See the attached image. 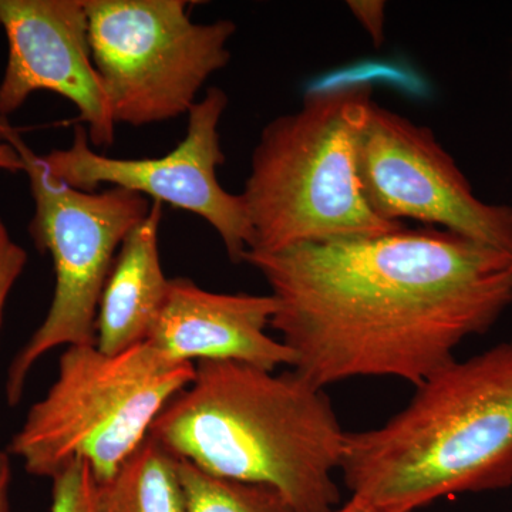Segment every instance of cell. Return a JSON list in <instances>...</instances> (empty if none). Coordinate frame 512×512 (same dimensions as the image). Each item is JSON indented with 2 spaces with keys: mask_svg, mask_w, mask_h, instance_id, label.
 <instances>
[{
  "mask_svg": "<svg viewBox=\"0 0 512 512\" xmlns=\"http://www.w3.org/2000/svg\"><path fill=\"white\" fill-rule=\"evenodd\" d=\"M333 512H386L377 510V508L370 507L369 504L363 503V501L357 500L355 497H350L346 503L339 505Z\"/></svg>",
  "mask_w": 512,
  "mask_h": 512,
  "instance_id": "obj_20",
  "label": "cell"
},
{
  "mask_svg": "<svg viewBox=\"0 0 512 512\" xmlns=\"http://www.w3.org/2000/svg\"><path fill=\"white\" fill-rule=\"evenodd\" d=\"M10 485H12V461L8 451L0 450V512H12Z\"/></svg>",
  "mask_w": 512,
  "mask_h": 512,
  "instance_id": "obj_18",
  "label": "cell"
},
{
  "mask_svg": "<svg viewBox=\"0 0 512 512\" xmlns=\"http://www.w3.org/2000/svg\"><path fill=\"white\" fill-rule=\"evenodd\" d=\"M359 177L382 220L439 225L512 254V208L481 201L429 128L376 103L360 134Z\"/></svg>",
  "mask_w": 512,
  "mask_h": 512,
  "instance_id": "obj_9",
  "label": "cell"
},
{
  "mask_svg": "<svg viewBox=\"0 0 512 512\" xmlns=\"http://www.w3.org/2000/svg\"><path fill=\"white\" fill-rule=\"evenodd\" d=\"M195 376L144 342L117 355L96 345L64 348L57 377L10 440L30 476H57L74 461L109 480L150 436L154 421Z\"/></svg>",
  "mask_w": 512,
  "mask_h": 512,
  "instance_id": "obj_5",
  "label": "cell"
},
{
  "mask_svg": "<svg viewBox=\"0 0 512 512\" xmlns=\"http://www.w3.org/2000/svg\"><path fill=\"white\" fill-rule=\"evenodd\" d=\"M163 204L153 201L150 212L124 239L97 309L96 346L117 355L146 342L163 311L170 279L158 249Z\"/></svg>",
  "mask_w": 512,
  "mask_h": 512,
  "instance_id": "obj_12",
  "label": "cell"
},
{
  "mask_svg": "<svg viewBox=\"0 0 512 512\" xmlns=\"http://www.w3.org/2000/svg\"><path fill=\"white\" fill-rule=\"evenodd\" d=\"M0 28L8 39L0 117L47 90L72 101L94 147L113 146L116 123L93 63L86 0H0Z\"/></svg>",
  "mask_w": 512,
  "mask_h": 512,
  "instance_id": "obj_10",
  "label": "cell"
},
{
  "mask_svg": "<svg viewBox=\"0 0 512 512\" xmlns=\"http://www.w3.org/2000/svg\"><path fill=\"white\" fill-rule=\"evenodd\" d=\"M184 0H86L90 49L114 123L146 126L190 113L229 63L231 20L192 22Z\"/></svg>",
  "mask_w": 512,
  "mask_h": 512,
  "instance_id": "obj_7",
  "label": "cell"
},
{
  "mask_svg": "<svg viewBox=\"0 0 512 512\" xmlns=\"http://www.w3.org/2000/svg\"><path fill=\"white\" fill-rule=\"evenodd\" d=\"M150 436L212 476L274 488L296 512H333L348 431L323 387L295 370L195 363Z\"/></svg>",
  "mask_w": 512,
  "mask_h": 512,
  "instance_id": "obj_2",
  "label": "cell"
},
{
  "mask_svg": "<svg viewBox=\"0 0 512 512\" xmlns=\"http://www.w3.org/2000/svg\"><path fill=\"white\" fill-rule=\"evenodd\" d=\"M356 19L372 36L373 42L380 45L383 42L384 6L383 2H349Z\"/></svg>",
  "mask_w": 512,
  "mask_h": 512,
  "instance_id": "obj_17",
  "label": "cell"
},
{
  "mask_svg": "<svg viewBox=\"0 0 512 512\" xmlns=\"http://www.w3.org/2000/svg\"><path fill=\"white\" fill-rule=\"evenodd\" d=\"M350 497L386 512L512 487V340L451 360L376 429L348 433Z\"/></svg>",
  "mask_w": 512,
  "mask_h": 512,
  "instance_id": "obj_3",
  "label": "cell"
},
{
  "mask_svg": "<svg viewBox=\"0 0 512 512\" xmlns=\"http://www.w3.org/2000/svg\"><path fill=\"white\" fill-rule=\"evenodd\" d=\"M271 326L316 386L394 377L414 387L512 305V254L440 228L248 251Z\"/></svg>",
  "mask_w": 512,
  "mask_h": 512,
  "instance_id": "obj_1",
  "label": "cell"
},
{
  "mask_svg": "<svg viewBox=\"0 0 512 512\" xmlns=\"http://www.w3.org/2000/svg\"><path fill=\"white\" fill-rule=\"evenodd\" d=\"M187 512H296L274 488L212 476L178 458Z\"/></svg>",
  "mask_w": 512,
  "mask_h": 512,
  "instance_id": "obj_14",
  "label": "cell"
},
{
  "mask_svg": "<svg viewBox=\"0 0 512 512\" xmlns=\"http://www.w3.org/2000/svg\"><path fill=\"white\" fill-rule=\"evenodd\" d=\"M372 87L313 90L296 113L262 131L241 197L254 242L274 252L311 242L372 237L403 228L373 212L359 177V141Z\"/></svg>",
  "mask_w": 512,
  "mask_h": 512,
  "instance_id": "obj_4",
  "label": "cell"
},
{
  "mask_svg": "<svg viewBox=\"0 0 512 512\" xmlns=\"http://www.w3.org/2000/svg\"><path fill=\"white\" fill-rule=\"evenodd\" d=\"M26 264L28 252L12 238L5 221L0 217V328L10 292L25 271Z\"/></svg>",
  "mask_w": 512,
  "mask_h": 512,
  "instance_id": "obj_16",
  "label": "cell"
},
{
  "mask_svg": "<svg viewBox=\"0 0 512 512\" xmlns=\"http://www.w3.org/2000/svg\"><path fill=\"white\" fill-rule=\"evenodd\" d=\"M6 140L18 150L35 201L29 234L52 256L55 292L45 320L16 353L6 377V399L15 407L36 363L57 348L96 345L97 309L121 244L150 212L147 197L126 188L76 190L47 170L8 119Z\"/></svg>",
  "mask_w": 512,
  "mask_h": 512,
  "instance_id": "obj_6",
  "label": "cell"
},
{
  "mask_svg": "<svg viewBox=\"0 0 512 512\" xmlns=\"http://www.w3.org/2000/svg\"><path fill=\"white\" fill-rule=\"evenodd\" d=\"M227 106V94L218 87L208 89L188 113L184 140L163 157L103 156L93 150L86 127L79 124L72 146L42 158L53 177L76 190L94 192L111 184L198 215L218 232L229 259L238 264L251 249L254 232L241 195L224 190L218 181L217 170L225 163L220 123Z\"/></svg>",
  "mask_w": 512,
  "mask_h": 512,
  "instance_id": "obj_8",
  "label": "cell"
},
{
  "mask_svg": "<svg viewBox=\"0 0 512 512\" xmlns=\"http://www.w3.org/2000/svg\"><path fill=\"white\" fill-rule=\"evenodd\" d=\"M276 311L271 293L211 292L174 278L146 342L175 362L229 360L275 372L295 362L291 349L268 333Z\"/></svg>",
  "mask_w": 512,
  "mask_h": 512,
  "instance_id": "obj_11",
  "label": "cell"
},
{
  "mask_svg": "<svg viewBox=\"0 0 512 512\" xmlns=\"http://www.w3.org/2000/svg\"><path fill=\"white\" fill-rule=\"evenodd\" d=\"M0 171L12 174L23 171L22 157H20L18 150L6 140L2 128H0Z\"/></svg>",
  "mask_w": 512,
  "mask_h": 512,
  "instance_id": "obj_19",
  "label": "cell"
},
{
  "mask_svg": "<svg viewBox=\"0 0 512 512\" xmlns=\"http://www.w3.org/2000/svg\"><path fill=\"white\" fill-rule=\"evenodd\" d=\"M96 478L82 461H74L52 478L50 512H94Z\"/></svg>",
  "mask_w": 512,
  "mask_h": 512,
  "instance_id": "obj_15",
  "label": "cell"
},
{
  "mask_svg": "<svg viewBox=\"0 0 512 512\" xmlns=\"http://www.w3.org/2000/svg\"><path fill=\"white\" fill-rule=\"evenodd\" d=\"M94 512H187L178 458L148 436L113 477L96 484Z\"/></svg>",
  "mask_w": 512,
  "mask_h": 512,
  "instance_id": "obj_13",
  "label": "cell"
}]
</instances>
